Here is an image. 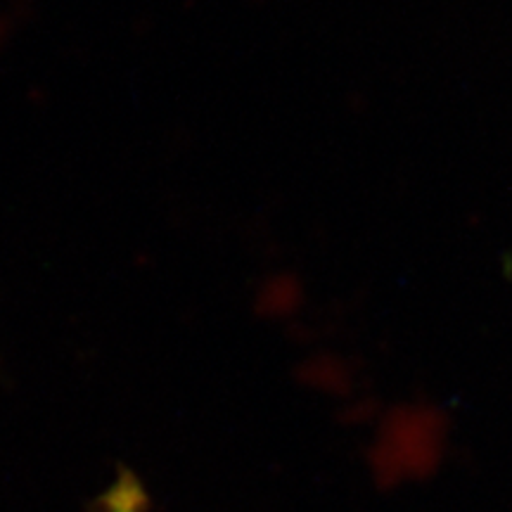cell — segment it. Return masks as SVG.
Here are the masks:
<instances>
[{
	"instance_id": "6da1fadb",
	"label": "cell",
	"mask_w": 512,
	"mask_h": 512,
	"mask_svg": "<svg viewBox=\"0 0 512 512\" xmlns=\"http://www.w3.org/2000/svg\"><path fill=\"white\" fill-rule=\"evenodd\" d=\"M147 491L136 472L121 470L119 477L98 496L91 512H147Z\"/></svg>"
}]
</instances>
